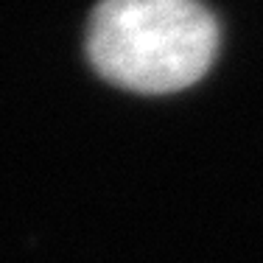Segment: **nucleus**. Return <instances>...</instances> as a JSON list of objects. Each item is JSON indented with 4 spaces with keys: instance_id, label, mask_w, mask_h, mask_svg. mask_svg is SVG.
Here are the masks:
<instances>
[{
    "instance_id": "obj_1",
    "label": "nucleus",
    "mask_w": 263,
    "mask_h": 263,
    "mask_svg": "<svg viewBox=\"0 0 263 263\" xmlns=\"http://www.w3.org/2000/svg\"><path fill=\"white\" fill-rule=\"evenodd\" d=\"M218 26L199 0H101L87 51L106 81L135 92H174L208 73Z\"/></svg>"
}]
</instances>
